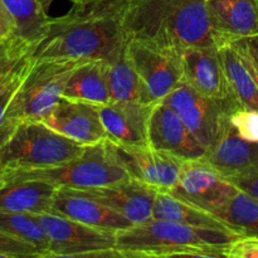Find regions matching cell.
Masks as SVG:
<instances>
[{
	"mask_svg": "<svg viewBox=\"0 0 258 258\" xmlns=\"http://www.w3.org/2000/svg\"><path fill=\"white\" fill-rule=\"evenodd\" d=\"M214 214L238 233L258 237V201L241 189Z\"/></svg>",
	"mask_w": 258,
	"mask_h": 258,
	"instance_id": "obj_26",
	"label": "cell"
},
{
	"mask_svg": "<svg viewBox=\"0 0 258 258\" xmlns=\"http://www.w3.org/2000/svg\"><path fill=\"white\" fill-rule=\"evenodd\" d=\"M203 159L228 180L257 173L258 143L242 139L229 123L216 144L207 150Z\"/></svg>",
	"mask_w": 258,
	"mask_h": 258,
	"instance_id": "obj_19",
	"label": "cell"
},
{
	"mask_svg": "<svg viewBox=\"0 0 258 258\" xmlns=\"http://www.w3.org/2000/svg\"><path fill=\"white\" fill-rule=\"evenodd\" d=\"M72 2H75V0H72ZM53 3V0H44V4L45 7H48V5H50Z\"/></svg>",
	"mask_w": 258,
	"mask_h": 258,
	"instance_id": "obj_37",
	"label": "cell"
},
{
	"mask_svg": "<svg viewBox=\"0 0 258 258\" xmlns=\"http://www.w3.org/2000/svg\"><path fill=\"white\" fill-rule=\"evenodd\" d=\"M29 257L44 258L37 247L0 228V258Z\"/></svg>",
	"mask_w": 258,
	"mask_h": 258,
	"instance_id": "obj_28",
	"label": "cell"
},
{
	"mask_svg": "<svg viewBox=\"0 0 258 258\" xmlns=\"http://www.w3.org/2000/svg\"><path fill=\"white\" fill-rule=\"evenodd\" d=\"M126 53L153 103L161 102L183 82L179 54L136 39L128 40Z\"/></svg>",
	"mask_w": 258,
	"mask_h": 258,
	"instance_id": "obj_9",
	"label": "cell"
},
{
	"mask_svg": "<svg viewBox=\"0 0 258 258\" xmlns=\"http://www.w3.org/2000/svg\"><path fill=\"white\" fill-rule=\"evenodd\" d=\"M7 184L38 179L57 188L92 189L130 180V175L113 155L108 141L86 146L77 158L60 165L35 170H7Z\"/></svg>",
	"mask_w": 258,
	"mask_h": 258,
	"instance_id": "obj_4",
	"label": "cell"
},
{
	"mask_svg": "<svg viewBox=\"0 0 258 258\" xmlns=\"http://www.w3.org/2000/svg\"><path fill=\"white\" fill-rule=\"evenodd\" d=\"M227 258H258V237L242 236L224 248Z\"/></svg>",
	"mask_w": 258,
	"mask_h": 258,
	"instance_id": "obj_31",
	"label": "cell"
},
{
	"mask_svg": "<svg viewBox=\"0 0 258 258\" xmlns=\"http://www.w3.org/2000/svg\"><path fill=\"white\" fill-rule=\"evenodd\" d=\"M52 130L82 145H95L107 140L97 105L70 100H62L42 120Z\"/></svg>",
	"mask_w": 258,
	"mask_h": 258,
	"instance_id": "obj_14",
	"label": "cell"
},
{
	"mask_svg": "<svg viewBox=\"0 0 258 258\" xmlns=\"http://www.w3.org/2000/svg\"><path fill=\"white\" fill-rule=\"evenodd\" d=\"M28 53H30L29 48L15 39H10L0 44V83Z\"/></svg>",
	"mask_w": 258,
	"mask_h": 258,
	"instance_id": "obj_30",
	"label": "cell"
},
{
	"mask_svg": "<svg viewBox=\"0 0 258 258\" xmlns=\"http://www.w3.org/2000/svg\"><path fill=\"white\" fill-rule=\"evenodd\" d=\"M35 216L49 241L48 257H117L116 232L53 213Z\"/></svg>",
	"mask_w": 258,
	"mask_h": 258,
	"instance_id": "obj_7",
	"label": "cell"
},
{
	"mask_svg": "<svg viewBox=\"0 0 258 258\" xmlns=\"http://www.w3.org/2000/svg\"><path fill=\"white\" fill-rule=\"evenodd\" d=\"M0 228L33 244L42 252L43 257H48L49 241L35 214L0 211Z\"/></svg>",
	"mask_w": 258,
	"mask_h": 258,
	"instance_id": "obj_27",
	"label": "cell"
},
{
	"mask_svg": "<svg viewBox=\"0 0 258 258\" xmlns=\"http://www.w3.org/2000/svg\"><path fill=\"white\" fill-rule=\"evenodd\" d=\"M246 43L247 45H248L249 50L253 53V55L258 60V35H256V37L253 38H248V39H246Z\"/></svg>",
	"mask_w": 258,
	"mask_h": 258,
	"instance_id": "obj_35",
	"label": "cell"
},
{
	"mask_svg": "<svg viewBox=\"0 0 258 258\" xmlns=\"http://www.w3.org/2000/svg\"><path fill=\"white\" fill-rule=\"evenodd\" d=\"M80 191L116 211L133 224L144 223L153 218L154 204L158 193L135 179L102 188L82 189Z\"/></svg>",
	"mask_w": 258,
	"mask_h": 258,
	"instance_id": "obj_18",
	"label": "cell"
},
{
	"mask_svg": "<svg viewBox=\"0 0 258 258\" xmlns=\"http://www.w3.org/2000/svg\"><path fill=\"white\" fill-rule=\"evenodd\" d=\"M238 190L232 181L202 158L184 161L178 183L170 194L214 214L224 208Z\"/></svg>",
	"mask_w": 258,
	"mask_h": 258,
	"instance_id": "obj_10",
	"label": "cell"
},
{
	"mask_svg": "<svg viewBox=\"0 0 258 258\" xmlns=\"http://www.w3.org/2000/svg\"><path fill=\"white\" fill-rule=\"evenodd\" d=\"M107 141L113 155L131 179L163 193H170L175 188L183 168V160L155 150L150 145H120Z\"/></svg>",
	"mask_w": 258,
	"mask_h": 258,
	"instance_id": "obj_11",
	"label": "cell"
},
{
	"mask_svg": "<svg viewBox=\"0 0 258 258\" xmlns=\"http://www.w3.org/2000/svg\"><path fill=\"white\" fill-rule=\"evenodd\" d=\"M50 213L116 233L134 226L120 213L76 189L58 188Z\"/></svg>",
	"mask_w": 258,
	"mask_h": 258,
	"instance_id": "obj_17",
	"label": "cell"
},
{
	"mask_svg": "<svg viewBox=\"0 0 258 258\" xmlns=\"http://www.w3.org/2000/svg\"><path fill=\"white\" fill-rule=\"evenodd\" d=\"M153 218L175 222V223L197 227V228L217 229V231L238 233L216 214L198 208L193 204L186 203V202L174 197L173 194L163 193V191L156 193Z\"/></svg>",
	"mask_w": 258,
	"mask_h": 258,
	"instance_id": "obj_23",
	"label": "cell"
},
{
	"mask_svg": "<svg viewBox=\"0 0 258 258\" xmlns=\"http://www.w3.org/2000/svg\"><path fill=\"white\" fill-rule=\"evenodd\" d=\"M63 97L97 106L111 102L107 60L92 59L81 62L71 75Z\"/></svg>",
	"mask_w": 258,
	"mask_h": 258,
	"instance_id": "obj_22",
	"label": "cell"
},
{
	"mask_svg": "<svg viewBox=\"0 0 258 258\" xmlns=\"http://www.w3.org/2000/svg\"><path fill=\"white\" fill-rule=\"evenodd\" d=\"M242 234L197 228L151 218L116 233L118 258L223 257L229 243Z\"/></svg>",
	"mask_w": 258,
	"mask_h": 258,
	"instance_id": "obj_3",
	"label": "cell"
},
{
	"mask_svg": "<svg viewBox=\"0 0 258 258\" xmlns=\"http://www.w3.org/2000/svg\"><path fill=\"white\" fill-rule=\"evenodd\" d=\"M7 184V173H5V169H3L0 166V189Z\"/></svg>",
	"mask_w": 258,
	"mask_h": 258,
	"instance_id": "obj_36",
	"label": "cell"
},
{
	"mask_svg": "<svg viewBox=\"0 0 258 258\" xmlns=\"http://www.w3.org/2000/svg\"><path fill=\"white\" fill-rule=\"evenodd\" d=\"M149 145L183 161L204 158L207 150L168 105L155 103L149 118Z\"/></svg>",
	"mask_w": 258,
	"mask_h": 258,
	"instance_id": "obj_13",
	"label": "cell"
},
{
	"mask_svg": "<svg viewBox=\"0 0 258 258\" xmlns=\"http://www.w3.org/2000/svg\"><path fill=\"white\" fill-rule=\"evenodd\" d=\"M57 190L55 185L38 179L12 181L0 189V211L50 213Z\"/></svg>",
	"mask_w": 258,
	"mask_h": 258,
	"instance_id": "obj_21",
	"label": "cell"
},
{
	"mask_svg": "<svg viewBox=\"0 0 258 258\" xmlns=\"http://www.w3.org/2000/svg\"><path fill=\"white\" fill-rule=\"evenodd\" d=\"M127 45V44H126ZM107 81L111 101L153 103L126 53V47L107 62Z\"/></svg>",
	"mask_w": 258,
	"mask_h": 258,
	"instance_id": "obj_25",
	"label": "cell"
},
{
	"mask_svg": "<svg viewBox=\"0 0 258 258\" xmlns=\"http://www.w3.org/2000/svg\"><path fill=\"white\" fill-rule=\"evenodd\" d=\"M155 103L111 102L98 105L107 140L120 145H149L148 126Z\"/></svg>",
	"mask_w": 258,
	"mask_h": 258,
	"instance_id": "obj_16",
	"label": "cell"
},
{
	"mask_svg": "<svg viewBox=\"0 0 258 258\" xmlns=\"http://www.w3.org/2000/svg\"><path fill=\"white\" fill-rule=\"evenodd\" d=\"M232 126L242 139L258 143V111L239 108L229 115Z\"/></svg>",
	"mask_w": 258,
	"mask_h": 258,
	"instance_id": "obj_29",
	"label": "cell"
},
{
	"mask_svg": "<svg viewBox=\"0 0 258 258\" xmlns=\"http://www.w3.org/2000/svg\"><path fill=\"white\" fill-rule=\"evenodd\" d=\"M234 44V47L237 48L238 53L241 54L242 59H243L244 64H246L247 70L248 72L251 73L252 78H253L254 83H256L257 88H258V60L257 58L254 57L253 53L249 50L248 45H247L246 39H241L237 40V42H232Z\"/></svg>",
	"mask_w": 258,
	"mask_h": 258,
	"instance_id": "obj_32",
	"label": "cell"
},
{
	"mask_svg": "<svg viewBox=\"0 0 258 258\" xmlns=\"http://www.w3.org/2000/svg\"><path fill=\"white\" fill-rule=\"evenodd\" d=\"M231 97L238 108L258 111V88L233 43L219 45Z\"/></svg>",
	"mask_w": 258,
	"mask_h": 258,
	"instance_id": "obj_24",
	"label": "cell"
},
{
	"mask_svg": "<svg viewBox=\"0 0 258 258\" xmlns=\"http://www.w3.org/2000/svg\"><path fill=\"white\" fill-rule=\"evenodd\" d=\"M85 148L42 121H24L0 148V166L7 170L53 168L80 156Z\"/></svg>",
	"mask_w": 258,
	"mask_h": 258,
	"instance_id": "obj_5",
	"label": "cell"
},
{
	"mask_svg": "<svg viewBox=\"0 0 258 258\" xmlns=\"http://www.w3.org/2000/svg\"><path fill=\"white\" fill-rule=\"evenodd\" d=\"M217 45L258 35V0H206Z\"/></svg>",
	"mask_w": 258,
	"mask_h": 258,
	"instance_id": "obj_15",
	"label": "cell"
},
{
	"mask_svg": "<svg viewBox=\"0 0 258 258\" xmlns=\"http://www.w3.org/2000/svg\"><path fill=\"white\" fill-rule=\"evenodd\" d=\"M229 181H232L237 188H239L244 193L249 194L258 201V171L247 174V175L236 176V178L229 179Z\"/></svg>",
	"mask_w": 258,
	"mask_h": 258,
	"instance_id": "obj_33",
	"label": "cell"
},
{
	"mask_svg": "<svg viewBox=\"0 0 258 258\" xmlns=\"http://www.w3.org/2000/svg\"><path fill=\"white\" fill-rule=\"evenodd\" d=\"M13 39V32L8 23L5 22L4 18L0 15V44L2 43L8 42V40Z\"/></svg>",
	"mask_w": 258,
	"mask_h": 258,
	"instance_id": "obj_34",
	"label": "cell"
},
{
	"mask_svg": "<svg viewBox=\"0 0 258 258\" xmlns=\"http://www.w3.org/2000/svg\"><path fill=\"white\" fill-rule=\"evenodd\" d=\"M0 15L13 32V39L30 50L45 37L50 17L44 0H0Z\"/></svg>",
	"mask_w": 258,
	"mask_h": 258,
	"instance_id": "obj_20",
	"label": "cell"
},
{
	"mask_svg": "<svg viewBox=\"0 0 258 258\" xmlns=\"http://www.w3.org/2000/svg\"><path fill=\"white\" fill-rule=\"evenodd\" d=\"M163 102L175 111L206 150L221 138L231 123L229 115L236 111L231 103L206 97L184 81Z\"/></svg>",
	"mask_w": 258,
	"mask_h": 258,
	"instance_id": "obj_8",
	"label": "cell"
},
{
	"mask_svg": "<svg viewBox=\"0 0 258 258\" xmlns=\"http://www.w3.org/2000/svg\"><path fill=\"white\" fill-rule=\"evenodd\" d=\"M128 40L150 43L179 54L197 45L216 44L206 0H130Z\"/></svg>",
	"mask_w": 258,
	"mask_h": 258,
	"instance_id": "obj_2",
	"label": "cell"
},
{
	"mask_svg": "<svg viewBox=\"0 0 258 258\" xmlns=\"http://www.w3.org/2000/svg\"><path fill=\"white\" fill-rule=\"evenodd\" d=\"M64 15L50 18L45 37L30 50L34 59L111 60L125 49L130 0H75Z\"/></svg>",
	"mask_w": 258,
	"mask_h": 258,
	"instance_id": "obj_1",
	"label": "cell"
},
{
	"mask_svg": "<svg viewBox=\"0 0 258 258\" xmlns=\"http://www.w3.org/2000/svg\"><path fill=\"white\" fill-rule=\"evenodd\" d=\"M24 83L7 113V127L14 131L24 121H42L62 100L78 60L34 59Z\"/></svg>",
	"mask_w": 258,
	"mask_h": 258,
	"instance_id": "obj_6",
	"label": "cell"
},
{
	"mask_svg": "<svg viewBox=\"0 0 258 258\" xmlns=\"http://www.w3.org/2000/svg\"><path fill=\"white\" fill-rule=\"evenodd\" d=\"M183 81L206 97L228 102L239 110L231 97L219 47L197 45L180 53Z\"/></svg>",
	"mask_w": 258,
	"mask_h": 258,
	"instance_id": "obj_12",
	"label": "cell"
}]
</instances>
